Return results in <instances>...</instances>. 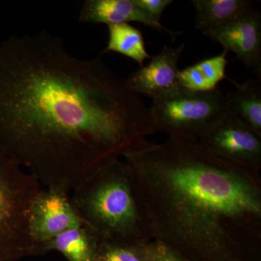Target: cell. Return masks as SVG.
I'll return each instance as SVG.
<instances>
[{
    "instance_id": "1",
    "label": "cell",
    "mask_w": 261,
    "mask_h": 261,
    "mask_svg": "<svg viewBox=\"0 0 261 261\" xmlns=\"http://www.w3.org/2000/svg\"><path fill=\"white\" fill-rule=\"evenodd\" d=\"M157 132L149 108L99 58L72 56L48 33L0 44V152L69 194Z\"/></svg>"
},
{
    "instance_id": "2",
    "label": "cell",
    "mask_w": 261,
    "mask_h": 261,
    "mask_svg": "<svg viewBox=\"0 0 261 261\" xmlns=\"http://www.w3.org/2000/svg\"><path fill=\"white\" fill-rule=\"evenodd\" d=\"M152 241L188 261H259L261 177L196 138L126 151Z\"/></svg>"
},
{
    "instance_id": "3",
    "label": "cell",
    "mask_w": 261,
    "mask_h": 261,
    "mask_svg": "<svg viewBox=\"0 0 261 261\" xmlns=\"http://www.w3.org/2000/svg\"><path fill=\"white\" fill-rule=\"evenodd\" d=\"M70 200L99 242L146 245L152 241L135 181L120 159L103 165L73 190Z\"/></svg>"
},
{
    "instance_id": "4",
    "label": "cell",
    "mask_w": 261,
    "mask_h": 261,
    "mask_svg": "<svg viewBox=\"0 0 261 261\" xmlns=\"http://www.w3.org/2000/svg\"><path fill=\"white\" fill-rule=\"evenodd\" d=\"M39 181L0 152V261L37 255L29 214Z\"/></svg>"
},
{
    "instance_id": "5",
    "label": "cell",
    "mask_w": 261,
    "mask_h": 261,
    "mask_svg": "<svg viewBox=\"0 0 261 261\" xmlns=\"http://www.w3.org/2000/svg\"><path fill=\"white\" fill-rule=\"evenodd\" d=\"M149 111L157 132L168 137L196 139L227 112L224 96L219 89L199 92L181 87L152 99Z\"/></svg>"
},
{
    "instance_id": "6",
    "label": "cell",
    "mask_w": 261,
    "mask_h": 261,
    "mask_svg": "<svg viewBox=\"0 0 261 261\" xmlns=\"http://www.w3.org/2000/svg\"><path fill=\"white\" fill-rule=\"evenodd\" d=\"M197 140L216 155L260 174L261 136L231 113L221 115Z\"/></svg>"
},
{
    "instance_id": "7",
    "label": "cell",
    "mask_w": 261,
    "mask_h": 261,
    "mask_svg": "<svg viewBox=\"0 0 261 261\" xmlns=\"http://www.w3.org/2000/svg\"><path fill=\"white\" fill-rule=\"evenodd\" d=\"M82 225L83 221L68 194L47 189L39 190L34 197L29 211V226L31 236L38 246Z\"/></svg>"
},
{
    "instance_id": "8",
    "label": "cell",
    "mask_w": 261,
    "mask_h": 261,
    "mask_svg": "<svg viewBox=\"0 0 261 261\" xmlns=\"http://www.w3.org/2000/svg\"><path fill=\"white\" fill-rule=\"evenodd\" d=\"M202 33L221 44L228 53H235L246 68L255 70L257 76H261L260 10L252 8L233 21Z\"/></svg>"
},
{
    "instance_id": "9",
    "label": "cell",
    "mask_w": 261,
    "mask_h": 261,
    "mask_svg": "<svg viewBox=\"0 0 261 261\" xmlns=\"http://www.w3.org/2000/svg\"><path fill=\"white\" fill-rule=\"evenodd\" d=\"M184 49V44L176 47L164 46L161 53L150 58L148 64L128 75L125 80L127 87L152 99L180 88L178 63Z\"/></svg>"
},
{
    "instance_id": "10",
    "label": "cell",
    "mask_w": 261,
    "mask_h": 261,
    "mask_svg": "<svg viewBox=\"0 0 261 261\" xmlns=\"http://www.w3.org/2000/svg\"><path fill=\"white\" fill-rule=\"evenodd\" d=\"M80 20L83 23L109 25L137 22L168 33L176 39L181 33L173 32L151 18L134 3V0H87L80 11Z\"/></svg>"
},
{
    "instance_id": "11",
    "label": "cell",
    "mask_w": 261,
    "mask_h": 261,
    "mask_svg": "<svg viewBox=\"0 0 261 261\" xmlns=\"http://www.w3.org/2000/svg\"><path fill=\"white\" fill-rule=\"evenodd\" d=\"M99 243L95 233L82 225L39 245L37 255L55 250L61 252L68 261H95Z\"/></svg>"
},
{
    "instance_id": "12",
    "label": "cell",
    "mask_w": 261,
    "mask_h": 261,
    "mask_svg": "<svg viewBox=\"0 0 261 261\" xmlns=\"http://www.w3.org/2000/svg\"><path fill=\"white\" fill-rule=\"evenodd\" d=\"M229 80L236 89L224 96L226 111L261 136V76L243 84Z\"/></svg>"
},
{
    "instance_id": "13",
    "label": "cell",
    "mask_w": 261,
    "mask_h": 261,
    "mask_svg": "<svg viewBox=\"0 0 261 261\" xmlns=\"http://www.w3.org/2000/svg\"><path fill=\"white\" fill-rule=\"evenodd\" d=\"M195 27L202 32L233 21L254 8L250 0H192Z\"/></svg>"
},
{
    "instance_id": "14",
    "label": "cell",
    "mask_w": 261,
    "mask_h": 261,
    "mask_svg": "<svg viewBox=\"0 0 261 261\" xmlns=\"http://www.w3.org/2000/svg\"><path fill=\"white\" fill-rule=\"evenodd\" d=\"M228 51L224 49L221 54L207 58L178 72L181 88L193 92H207L217 89L218 84L226 79Z\"/></svg>"
},
{
    "instance_id": "15",
    "label": "cell",
    "mask_w": 261,
    "mask_h": 261,
    "mask_svg": "<svg viewBox=\"0 0 261 261\" xmlns=\"http://www.w3.org/2000/svg\"><path fill=\"white\" fill-rule=\"evenodd\" d=\"M108 27V45L102 54L108 51L119 53L137 62L141 67L150 59L146 49L143 36L138 29L128 23L116 24Z\"/></svg>"
},
{
    "instance_id": "16",
    "label": "cell",
    "mask_w": 261,
    "mask_h": 261,
    "mask_svg": "<svg viewBox=\"0 0 261 261\" xmlns=\"http://www.w3.org/2000/svg\"><path fill=\"white\" fill-rule=\"evenodd\" d=\"M147 245L99 242L95 261H147Z\"/></svg>"
},
{
    "instance_id": "17",
    "label": "cell",
    "mask_w": 261,
    "mask_h": 261,
    "mask_svg": "<svg viewBox=\"0 0 261 261\" xmlns=\"http://www.w3.org/2000/svg\"><path fill=\"white\" fill-rule=\"evenodd\" d=\"M146 249L147 261H188L156 241L147 244Z\"/></svg>"
},
{
    "instance_id": "18",
    "label": "cell",
    "mask_w": 261,
    "mask_h": 261,
    "mask_svg": "<svg viewBox=\"0 0 261 261\" xmlns=\"http://www.w3.org/2000/svg\"><path fill=\"white\" fill-rule=\"evenodd\" d=\"M139 8L143 10L154 20L161 22V16L163 11L171 4H172V0H134Z\"/></svg>"
}]
</instances>
